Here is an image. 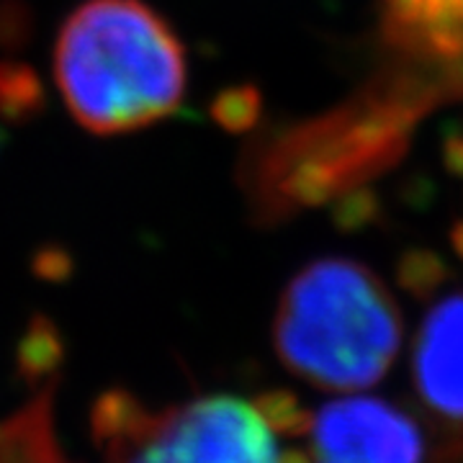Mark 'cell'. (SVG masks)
<instances>
[{
  "label": "cell",
  "mask_w": 463,
  "mask_h": 463,
  "mask_svg": "<svg viewBox=\"0 0 463 463\" xmlns=\"http://www.w3.org/2000/svg\"><path fill=\"white\" fill-rule=\"evenodd\" d=\"M54 78L88 132H137L178 111L185 52L145 0H85L60 29Z\"/></svg>",
  "instance_id": "6da1fadb"
},
{
  "label": "cell",
  "mask_w": 463,
  "mask_h": 463,
  "mask_svg": "<svg viewBox=\"0 0 463 463\" xmlns=\"http://www.w3.org/2000/svg\"><path fill=\"white\" fill-rule=\"evenodd\" d=\"M273 345L288 371L319 389L364 392L394 364L402 317L368 268L327 258L307 265L286 286Z\"/></svg>",
  "instance_id": "7a4b0ae2"
},
{
  "label": "cell",
  "mask_w": 463,
  "mask_h": 463,
  "mask_svg": "<svg viewBox=\"0 0 463 463\" xmlns=\"http://www.w3.org/2000/svg\"><path fill=\"white\" fill-rule=\"evenodd\" d=\"M90 438L103 463H281L276 430L255 402L230 394L149 407L109 389L90 407Z\"/></svg>",
  "instance_id": "3957f363"
},
{
  "label": "cell",
  "mask_w": 463,
  "mask_h": 463,
  "mask_svg": "<svg viewBox=\"0 0 463 463\" xmlns=\"http://www.w3.org/2000/svg\"><path fill=\"white\" fill-rule=\"evenodd\" d=\"M312 463H422L425 443L412 417L376 397H343L309 420Z\"/></svg>",
  "instance_id": "277c9868"
},
{
  "label": "cell",
  "mask_w": 463,
  "mask_h": 463,
  "mask_svg": "<svg viewBox=\"0 0 463 463\" xmlns=\"http://www.w3.org/2000/svg\"><path fill=\"white\" fill-rule=\"evenodd\" d=\"M414 389L446 428L463 432V291L440 298L414 340Z\"/></svg>",
  "instance_id": "5b68a950"
},
{
  "label": "cell",
  "mask_w": 463,
  "mask_h": 463,
  "mask_svg": "<svg viewBox=\"0 0 463 463\" xmlns=\"http://www.w3.org/2000/svg\"><path fill=\"white\" fill-rule=\"evenodd\" d=\"M18 365L21 376L36 389L57 381L62 365V337L47 317H33L32 325L24 332L18 347Z\"/></svg>",
  "instance_id": "8992f818"
},
{
  "label": "cell",
  "mask_w": 463,
  "mask_h": 463,
  "mask_svg": "<svg viewBox=\"0 0 463 463\" xmlns=\"http://www.w3.org/2000/svg\"><path fill=\"white\" fill-rule=\"evenodd\" d=\"M44 90L32 67L21 62H0V118L24 124L42 114Z\"/></svg>",
  "instance_id": "52a82bcc"
},
{
  "label": "cell",
  "mask_w": 463,
  "mask_h": 463,
  "mask_svg": "<svg viewBox=\"0 0 463 463\" xmlns=\"http://www.w3.org/2000/svg\"><path fill=\"white\" fill-rule=\"evenodd\" d=\"M26 29H29V16L24 14V5L16 0L0 3V44L16 47L26 36Z\"/></svg>",
  "instance_id": "ba28073f"
}]
</instances>
